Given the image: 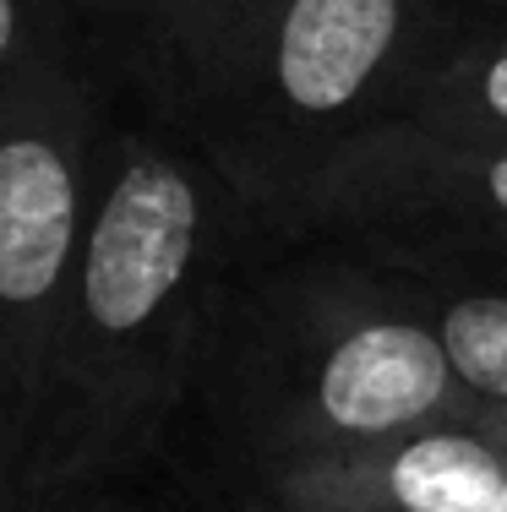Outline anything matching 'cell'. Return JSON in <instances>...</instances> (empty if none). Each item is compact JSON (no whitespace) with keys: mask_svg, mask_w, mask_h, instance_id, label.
Wrapping results in <instances>:
<instances>
[{"mask_svg":"<svg viewBox=\"0 0 507 512\" xmlns=\"http://www.w3.org/2000/svg\"><path fill=\"white\" fill-rule=\"evenodd\" d=\"M262 240L273 235L186 142L137 115L110 120L33 409L44 496H99L142 480L191 409L229 278Z\"/></svg>","mask_w":507,"mask_h":512,"instance_id":"1","label":"cell"},{"mask_svg":"<svg viewBox=\"0 0 507 512\" xmlns=\"http://www.w3.org/2000/svg\"><path fill=\"white\" fill-rule=\"evenodd\" d=\"M82 55L131 109L289 240L317 175L382 120L437 0H71Z\"/></svg>","mask_w":507,"mask_h":512,"instance_id":"2","label":"cell"},{"mask_svg":"<svg viewBox=\"0 0 507 512\" xmlns=\"http://www.w3.org/2000/svg\"><path fill=\"white\" fill-rule=\"evenodd\" d=\"M475 404L415 278L322 240H273L240 262L191 387L251 480L469 420Z\"/></svg>","mask_w":507,"mask_h":512,"instance_id":"3","label":"cell"},{"mask_svg":"<svg viewBox=\"0 0 507 512\" xmlns=\"http://www.w3.org/2000/svg\"><path fill=\"white\" fill-rule=\"evenodd\" d=\"M110 120L88 55L0 88V398L28 420L88 235Z\"/></svg>","mask_w":507,"mask_h":512,"instance_id":"4","label":"cell"},{"mask_svg":"<svg viewBox=\"0 0 507 512\" xmlns=\"http://www.w3.org/2000/svg\"><path fill=\"white\" fill-rule=\"evenodd\" d=\"M289 240H322L437 284L507 289V148L371 120L306 191Z\"/></svg>","mask_w":507,"mask_h":512,"instance_id":"5","label":"cell"},{"mask_svg":"<svg viewBox=\"0 0 507 512\" xmlns=\"http://www.w3.org/2000/svg\"><path fill=\"white\" fill-rule=\"evenodd\" d=\"M382 120L507 148V11L437 0Z\"/></svg>","mask_w":507,"mask_h":512,"instance_id":"6","label":"cell"},{"mask_svg":"<svg viewBox=\"0 0 507 512\" xmlns=\"http://www.w3.org/2000/svg\"><path fill=\"white\" fill-rule=\"evenodd\" d=\"M415 278V273H409ZM415 300L437 327L442 355L480 404H507V289L415 278Z\"/></svg>","mask_w":507,"mask_h":512,"instance_id":"7","label":"cell"},{"mask_svg":"<svg viewBox=\"0 0 507 512\" xmlns=\"http://www.w3.org/2000/svg\"><path fill=\"white\" fill-rule=\"evenodd\" d=\"M82 55L71 0H0V88Z\"/></svg>","mask_w":507,"mask_h":512,"instance_id":"8","label":"cell"},{"mask_svg":"<svg viewBox=\"0 0 507 512\" xmlns=\"http://www.w3.org/2000/svg\"><path fill=\"white\" fill-rule=\"evenodd\" d=\"M50 496L33 474V420L0 398V512H44Z\"/></svg>","mask_w":507,"mask_h":512,"instance_id":"9","label":"cell"},{"mask_svg":"<svg viewBox=\"0 0 507 512\" xmlns=\"http://www.w3.org/2000/svg\"><path fill=\"white\" fill-rule=\"evenodd\" d=\"M44 512H115L110 496H50Z\"/></svg>","mask_w":507,"mask_h":512,"instance_id":"10","label":"cell"},{"mask_svg":"<svg viewBox=\"0 0 507 512\" xmlns=\"http://www.w3.org/2000/svg\"><path fill=\"white\" fill-rule=\"evenodd\" d=\"M469 420H475L480 431L497 436V442L507 447V404H475V414H469Z\"/></svg>","mask_w":507,"mask_h":512,"instance_id":"11","label":"cell"},{"mask_svg":"<svg viewBox=\"0 0 507 512\" xmlns=\"http://www.w3.org/2000/svg\"><path fill=\"white\" fill-rule=\"evenodd\" d=\"M104 496L115 502V512H148V507H137V502H131V491H104ZM153 512H159V507H153Z\"/></svg>","mask_w":507,"mask_h":512,"instance_id":"12","label":"cell"},{"mask_svg":"<svg viewBox=\"0 0 507 512\" xmlns=\"http://www.w3.org/2000/svg\"><path fill=\"white\" fill-rule=\"evenodd\" d=\"M464 6H486V11H507V0H464Z\"/></svg>","mask_w":507,"mask_h":512,"instance_id":"13","label":"cell"}]
</instances>
